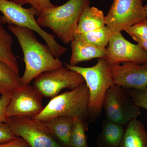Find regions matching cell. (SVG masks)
Instances as JSON below:
<instances>
[{"instance_id": "31", "label": "cell", "mask_w": 147, "mask_h": 147, "mask_svg": "<svg viewBox=\"0 0 147 147\" xmlns=\"http://www.w3.org/2000/svg\"><path fill=\"white\" fill-rule=\"evenodd\" d=\"M142 1H146L147 2V0H142Z\"/></svg>"}, {"instance_id": "21", "label": "cell", "mask_w": 147, "mask_h": 147, "mask_svg": "<svg viewBox=\"0 0 147 147\" xmlns=\"http://www.w3.org/2000/svg\"><path fill=\"white\" fill-rule=\"evenodd\" d=\"M70 139V147H89L86 131L88 130L85 120L75 118Z\"/></svg>"}, {"instance_id": "9", "label": "cell", "mask_w": 147, "mask_h": 147, "mask_svg": "<svg viewBox=\"0 0 147 147\" xmlns=\"http://www.w3.org/2000/svg\"><path fill=\"white\" fill-rule=\"evenodd\" d=\"M142 0H114L105 16L106 26L113 33L121 32L147 18Z\"/></svg>"}, {"instance_id": "25", "label": "cell", "mask_w": 147, "mask_h": 147, "mask_svg": "<svg viewBox=\"0 0 147 147\" xmlns=\"http://www.w3.org/2000/svg\"><path fill=\"white\" fill-rule=\"evenodd\" d=\"M11 100V93L2 95L0 98V123H6L9 118L6 109Z\"/></svg>"}, {"instance_id": "17", "label": "cell", "mask_w": 147, "mask_h": 147, "mask_svg": "<svg viewBox=\"0 0 147 147\" xmlns=\"http://www.w3.org/2000/svg\"><path fill=\"white\" fill-rule=\"evenodd\" d=\"M124 132L123 126L105 120L102 122L101 133L98 136V147H119Z\"/></svg>"}, {"instance_id": "29", "label": "cell", "mask_w": 147, "mask_h": 147, "mask_svg": "<svg viewBox=\"0 0 147 147\" xmlns=\"http://www.w3.org/2000/svg\"><path fill=\"white\" fill-rule=\"evenodd\" d=\"M144 7L145 11H146V13L147 15V4L145 6H144Z\"/></svg>"}, {"instance_id": "22", "label": "cell", "mask_w": 147, "mask_h": 147, "mask_svg": "<svg viewBox=\"0 0 147 147\" xmlns=\"http://www.w3.org/2000/svg\"><path fill=\"white\" fill-rule=\"evenodd\" d=\"M132 38L142 40H147V18L131 26L123 29Z\"/></svg>"}, {"instance_id": "18", "label": "cell", "mask_w": 147, "mask_h": 147, "mask_svg": "<svg viewBox=\"0 0 147 147\" xmlns=\"http://www.w3.org/2000/svg\"><path fill=\"white\" fill-rule=\"evenodd\" d=\"M22 86L19 74L0 60V94H11Z\"/></svg>"}, {"instance_id": "28", "label": "cell", "mask_w": 147, "mask_h": 147, "mask_svg": "<svg viewBox=\"0 0 147 147\" xmlns=\"http://www.w3.org/2000/svg\"><path fill=\"white\" fill-rule=\"evenodd\" d=\"M134 40L137 42L138 44L141 47L143 50L147 53V40H142L137 39V38H132Z\"/></svg>"}, {"instance_id": "26", "label": "cell", "mask_w": 147, "mask_h": 147, "mask_svg": "<svg viewBox=\"0 0 147 147\" xmlns=\"http://www.w3.org/2000/svg\"><path fill=\"white\" fill-rule=\"evenodd\" d=\"M17 137L7 124L0 123V144L10 142Z\"/></svg>"}, {"instance_id": "24", "label": "cell", "mask_w": 147, "mask_h": 147, "mask_svg": "<svg viewBox=\"0 0 147 147\" xmlns=\"http://www.w3.org/2000/svg\"><path fill=\"white\" fill-rule=\"evenodd\" d=\"M126 90L135 105L147 110V90L127 89Z\"/></svg>"}, {"instance_id": "10", "label": "cell", "mask_w": 147, "mask_h": 147, "mask_svg": "<svg viewBox=\"0 0 147 147\" xmlns=\"http://www.w3.org/2000/svg\"><path fill=\"white\" fill-rule=\"evenodd\" d=\"M43 96L34 86H22L11 93V100L6 109L8 118L34 119L42 112Z\"/></svg>"}, {"instance_id": "16", "label": "cell", "mask_w": 147, "mask_h": 147, "mask_svg": "<svg viewBox=\"0 0 147 147\" xmlns=\"http://www.w3.org/2000/svg\"><path fill=\"white\" fill-rule=\"evenodd\" d=\"M58 142L65 147H70V139L74 126V118L59 117L43 122Z\"/></svg>"}, {"instance_id": "1", "label": "cell", "mask_w": 147, "mask_h": 147, "mask_svg": "<svg viewBox=\"0 0 147 147\" xmlns=\"http://www.w3.org/2000/svg\"><path fill=\"white\" fill-rule=\"evenodd\" d=\"M9 30L17 38L24 55L25 70L21 77L22 86L30 85L35 78L45 71L63 65L55 58L47 45L38 41L33 31L8 25Z\"/></svg>"}, {"instance_id": "3", "label": "cell", "mask_w": 147, "mask_h": 147, "mask_svg": "<svg viewBox=\"0 0 147 147\" xmlns=\"http://www.w3.org/2000/svg\"><path fill=\"white\" fill-rule=\"evenodd\" d=\"M65 65L69 69L78 72L84 78L89 93L88 115L91 120H96L101 115L106 92L115 85L110 71L111 65L105 58L98 59L96 64L91 67L65 63Z\"/></svg>"}, {"instance_id": "20", "label": "cell", "mask_w": 147, "mask_h": 147, "mask_svg": "<svg viewBox=\"0 0 147 147\" xmlns=\"http://www.w3.org/2000/svg\"><path fill=\"white\" fill-rule=\"evenodd\" d=\"M113 34V32L106 26L92 31L75 34L94 46L106 48Z\"/></svg>"}, {"instance_id": "6", "label": "cell", "mask_w": 147, "mask_h": 147, "mask_svg": "<svg viewBox=\"0 0 147 147\" xmlns=\"http://www.w3.org/2000/svg\"><path fill=\"white\" fill-rule=\"evenodd\" d=\"M102 109L106 120L123 126L141 114V108L135 105L126 90L115 84L106 92Z\"/></svg>"}, {"instance_id": "13", "label": "cell", "mask_w": 147, "mask_h": 147, "mask_svg": "<svg viewBox=\"0 0 147 147\" xmlns=\"http://www.w3.org/2000/svg\"><path fill=\"white\" fill-rule=\"evenodd\" d=\"M70 47L71 53L69 64L71 65L93 59L105 58L106 55V48L90 44L76 34L71 40Z\"/></svg>"}, {"instance_id": "2", "label": "cell", "mask_w": 147, "mask_h": 147, "mask_svg": "<svg viewBox=\"0 0 147 147\" xmlns=\"http://www.w3.org/2000/svg\"><path fill=\"white\" fill-rule=\"evenodd\" d=\"M90 0H68L62 5L47 9L37 16L41 28H50L65 44L71 42L80 17Z\"/></svg>"}, {"instance_id": "19", "label": "cell", "mask_w": 147, "mask_h": 147, "mask_svg": "<svg viewBox=\"0 0 147 147\" xmlns=\"http://www.w3.org/2000/svg\"><path fill=\"white\" fill-rule=\"evenodd\" d=\"M13 39L10 34L0 25V60L19 73L18 61L12 50Z\"/></svg>"}, {"instance_id": "4", "label": "cell", "mask_w": 147, "mask_h": 147, "mask_svg": "<svg viewBox=\"0 0 147 147\" xmlns=\"http://www.w3.org/2000/svg\"><path fill=\"white\" fill-rule=\"evenodd\" d=\"M89 98L88 88L84 82L69 91L52 98L34 119L42 122L59 117L85 120L88 117Z\"/></svg>"}, {"instance_id": "8", "label": "cell", "mask_w": 147, "mask_h": 147, "mask_svg": "<svg viewBox=\"0 0 147 147\" xmlns=\"http://www.w3.org/2000/svg\"><path fill=\"white\" fill-rule=\"evenodd\" d=\"M84 82L80 74L63 65L40 74L34 79L33 86L43 96L52 98L64 89L72 90Z\"/></svg>"}, {"instance_id": "7", "label": "cell", "mask_w": 147, "mask_h": 147, "mask_svg": "<svg viewBox=\"0 0 147 147\" xmlns=\"http://www.w3.org/2000/svg\"><path fill=\"white\" fill-rule=\"evenodd\" d=\"M6 123L16 137L24 139L30 147H65L41 121L28 117H11Z\"/></svg>"}, {"instance_id": "23", "label": "cell", "mask_w": 147, "mask_h": 147, "mask_svg": "<svg viewBox=\"0 0 147 147\" xmlns=\"http://www.w3.org/2000/svg\"><path fill=\"white\" fill-rule=\"evenodd\" d=\"M16 3L23 6L24 4H30L36 12V16H38L43 11L56 6L50 0H17Z\"/></svg>"}, {"instance_id": "27", "label": "cell", "mask_w": 147, "mask_h": 147, "mask_svg": "<svg viewBox=\"0 0 147 147\" xmlns=\"http://www.w3.org/2000/svg\"><path fill=\"white\" fill-rule=\"evenodd\" d=\"M0 147H30L24 139L17 137L13 141L0 144Z\"/></svg>"}, {"instance_id": "15", "label": "cell", "mask_w": 147, "mask_h": 147, "mask_svg": "<svg viewBox=\"0 0 147 147\" xmlns=\"http://www.w3.org/2000/svg\"><path fill=\"white\" fill-rule=\"evenodd\" d=\"M106 26V18L103 11L97 7L89 6L81 15L75 34L92 31Z\"/></svg>"}, {"instance_id": "30", "label": "cell", "mask_w": 147, "mask_h": 147, "mask_svg": "<svg viewBox=\"0 0 147 147\" xmlns=\"http://www.w3.org/2000/svg\"><path fill=\"white\" fill-rule=\"evenodd\" d=\"M7 1H10L13 2V3H16L17 0H7Z\"/></svg>"}, {"instance_id": "12", "label": "cell", "mask_w": 147, "mask_h": 147, "mask_svg": "<svg viewBox=\"0 0 147 147\" xmlns=\"http://www.w3.org/2000/svg\"><path fill=\"white\" fill-rule=\"evenodd\" d=\"M115 84L125 89L147 90V63H124L110 67Z\"/></svg>"}, {"instance_id": "14", "label": "cell", "mask_w": 147, "mask_h": 147, "mask_svg": "<svg viewBox=\"0 0 147 147\" xmlns=\"http://www.w3.org/2000/svg\"><path fill=\"white\" fill-rule=\"evenodd\" d=\"M119 147H147V132L142 122L134 119L126 125Z\"/></svg>"}, {"instance_id": "5", "label": "cell", "mask_w": 147, "mask_h": 147, "mask_svg": "<svg viewBox=\"0 0 147 147\" xmlns=\"http://www.w3.org/2000/svg\"><path fill=\"white\" fill-rule=\"evenodd\" d=\"M0 11L3 14L0 16L1 24L26 28L37 33L46 42L55 58L59 59L66 52V48L58 43L54 35L40 26L35 18L36 12L32 7L24 8L13 2L0 0Z\"/></svg>"}, {"instance_id": "11", "label": "cell", "mask_w": 147, "mask_h": 147, "mask_svg": "<svg viewBox=\"0 0 147 147\" xmlns=\"http://www.w3.org/2000/svg\"><path fill=\"white\" fill-rule=\"evenodd\" d=\"M105 58L111 66L127 62L143 64L147 63V53L125 39L121 33H113Z\"/></svg>"}]
</instances>
